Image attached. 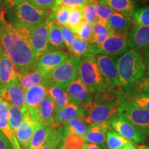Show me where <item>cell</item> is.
<instances>
[{
    "mask_svg": "<svg viewBox=\"0 0 149 149\" xmlns=\"http://www.w3.org/2000/svg\"><path fill=\"white\" fill-rule=\"evenodd\" d=\"M77 77L92 94H102L108 87L97 64L95 55L88 53L79 59Z\"/></svg>",
    "mask_w": 149,
    "mask_h": 149,
    "instance_id": "5",
    "label": "cell"
},
{
    "mask_svg": "<svg viewBox=\"0 0 149 149\" xmlns=\"http://www.w3.org/2000/svg\"><path fill=\"white\" fill-rule=\"evenodd\" d=\"M60 28L61 33H62L63 40H64L65 46H66L67 48H68L70 47L72 41H73L74 40V38L77 37V35L72 33L68 26H61Z\"/></svg>",
    "mask_w": 149,
    "mask_h": 149,
    "instance_id": "45",
    "label": "cell"
},
{
    "mask_svg": "<svg viewBox=\"0 0 149 149\" xmlns=\"http://www.w3.org/2000/svg\"><path fill=\"white\" fill-rule=\"evenodd\" d=\"M133 141L124 138L115 130L109 129L106 137V144L108 149H120Z\"/></svg>",
    "mask_w": 149,
    "mask_h": 149,
    "instance_id": "30",
    "label": "cell"
},
{
    "mask_svg": "<svg viewBox=\"0 0 149 149\" xmlns=\"http://www.w3.org/2000/svg\"><path fill=\"white\" fill-rule=\"evenodd\" d=\"M84 149H103L102 146L94 144H86Z\"/></svg>",
    "mask_w": 149,
    "mask_h": 149,
    "instance_id": "47",
    "label": "cell"
},
{
    "mask_svg": "<svg viewBox=\"0 0 149 149\" xmlns=\"http://www.w3.org/2000/svg\"><path fill=\"white\" fill-rule=\"evenodd\" d=\"M130 48L141 53L149 60V27L136 26L128 34Z\"/></svg>",
    "mask_w": 149,
    "mask_h": 149,
    "instance_id": "15",
    "label": "cell"
},
{
    "mask_svg": "<svg viewBox=\"0 0 149 149\" xmlns=\"http://www.w3.org/2000/svg\"><path fill=\"white\" fill-rule=\"evenodd\" d=\"M55 128L52 126L46 125L40 121L37 124L31 141L26 149H38L48 140Z\"/></svg>",
    "mask_w": 149,
    "mask_h": 149,
    "instance_id": "21",
    "label": "cell"
},
{
    "mask_svg": "<svg viewBox=\"0 0 149 149\" xmlns=\"http://www.w3.org/2000/svg\"><path fill=\"white\" fill-rule=\"evenodd\" d=\"M110 128L109 122L88 125L87 133L84 136L86 142L104 146L106 144L107 133Z\"/></svg>",
    "mask_w": 149,
    "mask_h": 149,
    "instance_id": "19",
    "label": "cell"
},
{
    "mask_svg": "<svg viewBox=\"0 0 149 149\" xmlns=\"http://www.w3.org/2000/svg\"><path fill=\"white\" fill-rule=\"evenodd\" d=\"M63 139H64V135L60 127L55 128L48 137L45 144L38 149H57L59 145L61 143Z\"/></svg>",
    "mask_w": 149,
    "mask_h": 149,
    "instance_id": "37",
    "label": "cell"
},
{
    "mask_svg": "<svg viewBox=\"0 0 149 149\" xmlns=\"http://www.w3.org/2000/svg\"><path fill=\"white\" fill-rule=\"evenodd\" d=\"M9 111V124L10 128L14 134H15L16 131L21 126L22 122L24 120V112L26 110H22L19 107H15L13 105H8Z\"/></svg>",
    "mask_w": 149,
    "mask_h": 149,
    "instance_id": "31",
    "label": "cell"
},
{
    "mask_svg": "<svg viewBox=\"0 0 149 149\" xmlns=\"http://www.w3.org/2000/svg\"><path fill=\"white\" fill-rule=\"evenodd\" d=\"M36 125L37 123L31 118L28 110L24 112L23 122L15 134L17 140L22 149L27 148Z\"/></svg>",
    "mask_w": 149,
    "mask_h": 149,
    "instance_id": "18",
    "label": "cell"
},
{
    "mask_svg": "<svg viewBox=\"0 0 149 149\" xmlns=\"http://www.w3.org/2000/svg\"><path fill=\"white\" fill-rule=\"evenodd\" d=\"M65 91L69 97L70 102L80 107L92 101L93 99L92 93L78 77L72 81Z\"/></svg>",
    "mask_w": 149,
    "mask_h": 149,
    "instance_id": "17",
    "label": "cell"
},
{
    "mask_svg": "<svg viewBox=\"0 0 149 149\" xmlns=\"http://www.w3.org/2000/svg\"><path fill=\"white\" fill-rule=\"evenodd\" d=\"M120 102L104 95L101 100H93L83 104L81 108L84 111L85 122L88 125L109 122L112 117L118 114Z\"/></svg>",
    "mask_w": 149,
    "mask_h": 149,
    "instance_id": "4",
    "label": "cell"
},
{
    "mask_svg": "<svg viewBox=\"0 0 149 149\" xmlns=\"http://www.w3.org/2000/svg\"><path fill=\"white\" fill-rule=\"evenodd\" d=\"M99 3L111 8L115 12L129 17H133L136 5L134 0H97Z\"/></svg>",
    "mask_w": 149,
    "mask_h": 149,
    "instance_id": "24",
    "label": "cell"
},
{
    "mask_svg": "<svg viewBox=\"0 0 149 149\" xmlns=\"http://www.w3.org/2000/svg\"><path fill=\"white\" fill-rule=\"evenodd\" d=\"M1 84H0V91H1Z\"/></svg>",
    "mask_w": 149,
    "mask_h": 149,
    "instance_id": "55",
    "label": "cell"
},
{
    "mask_svg": "<svg viewBox=\"0 0 149 149\" xmlns=\"http://www.w3.org/2000/svg\"><path fill=\"white\" fill-rule=\"evenodd\" d=\"M133 104L136 107L144 109L149 111V95L148 94H138L135 93V95L130 97L128 100H126Z\"/></svg>",
    "mask_w": 149,
    "mask_h": 149,
    "instance_id": "39",
    "label": "cell"
},
{
    "mask_svg": "<svg viewBox=\"0 0 149 149\" xmlns=\"http://www.w3.org/2000/svg\"><path fill=\"white\" fill-rule=\"evenodd\" d=\"M47 95L46 84H41L25 91L26 107L31 118L35 122H40L39 106Z\"/></svg>",
    "mask_w": 149,
    "mask_h": 149,
    "instance_id": "12",
    "label": "cell"
},
{
    "mask_svg": "<svg viewBox=\"0 0 149 149\" xmlns=\"http://www.w3.org/2000/svg\"><path fill=\"white\" fill-rule=\"evenodd\" d=\"M139 2L144 6H149V0H138Z\"/></svg>",
    "mask_w": 149,
    "mask_h": 149,
    "instance_id": "50",
    "label": "cell"
},
{
    "mask_svg": "<svg viewBox=\"0 0 149 149\" xmlns=\"http://www.w3.org/2000/svg\"><path fill=\"white\" fill-rule=\"evenodd\" d=\"M17 79L15 67L8 57L3 52L0 61V84L2 87Z\"/></svg>",
    "mask_w": 149,
    "mask_h": 149,
    "instance_id": "25",
    "label": "cell"
},
{
    "mask_svg": "<svg viewBox=\"0 0 149 149\" xmlns=\"http://www.w3.org/2000/svg\"><path fill=\"white\" fill-rule=\"evenodd\" d=\"M118 115L131 123L146 137H149V111L133 105L127 100L120 102Z\"/></svg>",
    "mask_w": 149,
    "mask_h": 149,
    "instance_id": "8",
    "label": "cell"
},
{
    "mask_svg": "<svg viewBox=\"0 0 149 149\" xmlns=\"http://www.w3.org/2000/svg\"><path fill=\"white\" fill-rule=\"evenodd\" d=\"M3 6L7 21L20 28L36 26L53 13L37 8L28 0H4Z\"/></svg>",
    "mask_w": 149,
    "mask_h": 149,
    "instance_id": "2",
    "label": "cell"
},
{
    "mask_svg": "<svg viewBox=\"0 0 149 149\" xmlns=\"http://www.w3.org/2000/svg\"><path fill=\"white\" fill-rule=\"evenodd\" d=\"M31 44L35 58L48 51V26L45 20L36 26L30 28Z\"/></svg>",
    "mask_w": 149,
    "mask_h": 149,
    "instance_id": "13",
    "label": "cell"
},
{
    "mask_svg": "<svg viewBox=\"0 0 149 149\" xmlns=\"http://www.w3.org/2000/svg\"><path fill=\"white\" fill-rule=\"evenodd\" d=\"M52 13L46 19L48 26V50L64 49L65 44L61 28L54 22Z\"/></svg>",
    "mask_w": 149,
    "mask_h": 149,
    "instance_id": "22",
    "label": "cell"
},
{
    "mask_svg": "<svg viewBox=\"0 0 149 149\" xmlns=\"http://www.w3.org/2000/svg\"><path fill=\"white\" fill-rule=\"evenodd\" d=\"M0 47L14 64L16 72L24 73L37 68L30 28L15 26L5 15L0 16Z\"/></svg>",
    "mask_w": 149,
    "mask_h": 149,
    "instance_id": "1",
    "label": "cell"
},
{
    "mask_svg": "<svg viewBox=\"0 0 149 149\" xmlns=\"http://www.w3.org/2000/svg\"><path fill=\"white\" fill-rule=\"evenodd\" d=\"M84 21V20L83 19L82 13H81V7H76V8H71L68 26H67L70 31L75 35H77L78 30Z\"/></svg>",
    "mask_w": 149,
    "mask_h": 149,
    "instance_id": "35",
    "label": "cell"
},
{
    "mask_svg": "<svg viewBox=\"0 0 149 149\" xmlns=\"http://www.w3.org/2000/svg\"><path fill=\"white\" fill-rule=\"evenodd\" d=\"M0 131L6 136L14 149L21 148L9 124L8 104L0 98Z\"/></svg>",
    "mask_w": 149,
    "mask_h": 149,
    "instance_id": "20",
    "label": "cell"
},
{
    "mask_svg": "<svg viewBox=\"0 0 149 149\" xmlns=\"http://www.w3.org/2000/svg\"><path fill=\"white\" fill-rule=\"evenodd\" d=\"M61 144L64 149H84L86 142L84 137L75 134H68L64 137Z\"/></svg>",
    "mask_w": 149,
    "mask_h": 149,
    "instance_id": "33",
    "label": "cell"
},
{
    "mask_svg": "<svg viewBox=\"0 0 149 149\" xmlns=\"http://www.w3.org/2000/svg\"><path fill=\"white\" fill-rule=\"evenodd\" d=\"M88 43L79 38L77 36L74 38L68 48L71 55L78 59L85 56L88 53Z\"/></svg>",
    "mask_w": 149,
    "mask_h": 149,
    "instance_id": "32",
    "label": "cell"
},
{
    "mask_svg": "<svg viewBox=\"0 0 149 149\" xmlns=\"http://www.w3.org/2000/svg\"><path fill=\"white\" fill-rule=\"evenodd\" d=\"M133 19L137 26L149 27V6H144L136 10Z\"/></svg>",
    "mask_w": 149,
    "mask_h": 149,
    "instance_id": "38",
    "label": "cell"
},
{
    "mask_svg": "<svg viewBox=\"0 0 149 149\" xmlns=\"http://www.w3.org/2000/svg\"><path fill=\"white\" fill-rule=\"evenodd\" d=\"M117 68L120 86L126 89L133 87L146 72V64L142 55L133 48L119 57Z\"/></svg>",
    "mask_w": 149,
    "mask_h": 149,
    "instance_id": "3",
    "label": "cell"
},
{
    "mask_svg": "<svg viewBox=\"0 0 149 149\" xmlns=\"http://www.w3.org/2000/svg\"><path fill=\"white\" fill-rule=\"evenodd\" d=\"M68 57V54L62 50H48L37 59L36 68L46 74Z\"/></svg>",
    "mask_w": 149,
    "mask_h": 149,
    "instance_id": "14",
    "label": "cell"
},
{
    "mask_svg": "<svg viewBox=\"0 0 149 149\" xmlns=\"http://www.w3.org/2000/svg\"><path fill=\"white\" fill-rule=\"evenodd\" d=\"M79 59L71 55L45 76L46 84H53L64 90L77 77Z\"/></svg>",
    "mask_w": 149,
    "mask_h": 149,
    "instance_id": "6",
    "label": "cell"
},
{
    "mask_svg": "<svg viewBox=\"0 0 149 149\" xmlns=\"http://www.w3.org/2000/svg\"><path fill=\"white\" fill-rule=\"evenodd\" d=\"M130 48L128 33H114L100 44H90L88 53L93 55H105L116 56L123 55Z\"/></svg>",
    "mask_w": 149,
    "mask_h": 149,
    "instance_id": "7",
    "label": "cell"
},
{
    "mask_svg": "<svg viewBox=\"0 0 149 149\" xmlns=\"http://www.w3.org/2000/svg\"><path fill=\"white\" fill-rule=\"evenodd\" d=\"M95 59L99 70L108 88L120 86L116 59L105 55H97Z\"/></svg>",
    "mask_w": 149,
    "mask_h": 149,
    "instance_id": "10",
    "label": "cell"
},
{
    "mask_svg": "<svg viewBox=\"0 0 149 149\" xmlns=\"http://www.w3.org/2000/svg\"><path fill=\"white\" fill-rule=\"evenodd\" d=\"M148 146H149V141H148Z\"/></svg>",
    "mask_w": 149,
    "mask_h": 149,
    "instance_id": "56",
    "label": "cell"
},
{
    "mask_svg": "<svg viewBox=\"0 0 149 149\" xmlns=\"http://www.w3.org/2000/svg\"><path fill=\"white\" fill-rule=\"evenodd\" d=\"M108 24L117 34L126 33L134 24L131 17L115 12L108 20Z\"/></svg>",
    "mask_w": 149,
    "mask_h": 149,
    "instance_id": "26",
    "label": "cell"
},
{
    "mask_svg": "<svg viewBox=\"0 0 149 149\" xmlns=\"http://www.w3.org/2000/svg\"><path fill=\"white\" fill-rule=\"evenodd\" d=\"M19 149H22V148H19Z\"/></svg>",
    "mask_w": 149,
    "mask_h": 149,
    "instance_id": "57",
    "label": "cell"
},
{
    "mask_svg": "<svg viewBox=\"0 0 149 149\" xmlns=\"http://www.w3.org/2000/svg\"><path fill=\"white\" fill-rule=\"evenodd\" d=\"M133 87H135L136 93L149 95V76H144Z\"/></svg>",
    "mask_w": 149,
    "mask_h": 149,
    "instance_id": "43",
    "label": "cell"
},
{
    "mask_svg": "<svg viewBox=\"0 0 149 149\" xmlns=\"http://www.w3.org/2000/svg\"><path fill=\"white\" fill-rule=\"evenodd\" d=\"M71 8L64 6H59L57 9L52 13L53 21L59 27L67 26L70 17Z\"/></svg>",
    "mask_w": 149,
    "mask_h": 149,
    "instance_id": "34",
    "label": "cell"
},
{
    "mask_svg": "<svg viewBox=\"0 0 149 149\" xmlns=\"http://www.w3.org/2000/svg\"><path fill=\"white\" fill-rule=\"evenodd\" d=\"M90 1L91 0H57L56 6L57 8L59 6H64L68 7L70 8H73L76 7L83 6L84 5Z\"/></svg>",
    "mask_w": 149,
    "mask_h": 149,
    "instance_id": "44",
    "label": "cell"
},
{
    "mask_svg": "<svg viewBox=\"0 0 149 149\" xmlns=\"http://www.w3.org/2000/svg\"><path fill=\"white\" fill-rule=\"evenodd\" d=\"M16 74L19 82L25 91L37 85L45 84L46 74L37 68L24 73L16 72Z\"/></svg>",
    "mask_w": 149,
    "mask_h": 149,
    "instance_id": "23",
    "label": "cell"
},
{
    "mask_svg": "<svg viewBox=\"0 0 149 149\" xmlns=\"http://www.w3.org/2000/svg\"><path fill=\"white\" fill-rule=\"evenodd\" d=\"M46 85V93L55 103L56 109H61L70 103V100L66 91L55 85Z\"/></svg>",
    "mask_w": 149,
    "mask_h": 149,
    "instance_id": "28",
    "label": "cell"
},
{
    "mask_svg": "<svg viewBox=\"0 0 149 149\" xmlns=\"http://www.w3.org/2000/svg\"><path fill=\"white\" fill-rule=\"evenodd\" d=\"M120 149H137V148L136 147L135 145L133 144V142H132V143H130V144L126 145V146L122 147V148Z\"/></svg>",
    "mask_w": 149,
    "mask_h": 149,
    "instance_id": "49",
    "label": "cell"
},
{
    "mask_svg": "<svg viewBox=\"0 0 149 149\" xmlns=\"http://www.w3.org/2000/svg\"><path fill=\"white\" fill-rule=\"evenodd\" d=\"M3 1H4V0H3Z\"/></svg>",
    "mask_w": 149,
    "mask_h": 149,
    "instance_id": "58",
    "label": "cell"
},
{
    "mask_svg": "<svg viewBox=\"0 0 149 149\" xmlns=\"http://www.w3.org/2000/svg\"><path fill=\"white\" fill-rule=\"evenodd\" d=\"M81 13L84 20L90 24L91 26L98 21L95 7V0H91L81 6Z\"/></svg>",
    "mask_w": 149,
    "mask_h": 149,
    "instance_id": "36",
    "label": "cell"
},
{
    "mask_svg": "<svg viewBox=\"0 0 149 149\" xmlns=\"http://www.w3.org/2000/svg\"><path fill=\"white\" fill-rule=\"evenodd\" d=\"M61 142H62V141H61ZM57 149H64V147H63V146H62V144H61V143L59 145L58 147L57 148Z\"/></svg>",
    "mask_w": 149,
    "mask_h": 149,
    "instance_id": "54",
    "label": "cell"
},
{
    "mask_svg": "<svg viewBox=\"0 0 149 149\" xmlns=\"http://www.w3.org/2000/svg\"><path fill=\"white\" fill-rule=\"evenodd\" d=\"M5 15L4 6H3V0H0V16Z\"/></svg>",
    "mask_w": 149,
    "mask_h": 149,
    "instance_id": "48",
    "label": "cell"
},
{
    "mask_svg": "<svg viewBox=\"0 0 149 149\" xmlns=\"http://www.w3.org/2000/svg\"><path fill=\"white\" fill-rule=\"evenodd\" d=\"M0 98L8 105L26 110L25 102V91L17 79L3 86L0 91Z\"/></svg>",
    "mask_w": 149,
    "mask_h": 149,
    "instance_id": "11",
    "label": "cell"
},
{
    "mask_svg": "<svg viewBox=\"0 0 149 149\" xmlns=\"http://www.w3.org/2000/svg\"><path fill=\"white\" fill-rule=\"evenodd\" d=\"M60 128L64 137L68 134H75L84 137L88 126L85 122L84 120L75 118L68 121L62 126H60Z\"/></svg>",
    "mask_w": 149,
    "mask_h": 149,
    "instance_id": "29",
    "label": "cell"
},
{
    "mask_svg": "<svg viewBox=\"0 0 149 149\" xmlns=\"http://www.w3.org/2000/svg\"><path fill=\"white\" fill-rule=\"evenodd\" d=\"M84 111L81 107L70 102L64 107L56 109L52 126L57 128L62 126L70 120L79 118L84 120Z\"/></svg>",
    "mask_w": 149,
    "mask_h": 149,
    "instance_id": "16",
    "label": "cell"
},
{
    "mask_svg": "<svg viewBox=\"0 0 149 149\" xmlns=\"http://www.w3.org/2000/svg\"><path fill=\"white\" fill-rule=\"evenodd\" d=\"M138 148L139 149H149V146H140Z\"/></svg>",
    "mask_w": 149,
    "mask_h": 149,
    "instance_id": "52",
    "label": "cell"
},
{
    "mask_svg": "<svg viewBox=\"0 0 149 149\" xmlns=\"http://www.w3.org/2000/svg\"><path fill=\"white\" fill-rule=\"evenodd\" d=\"M95 7L98 20L108 22L110 17L115 13V11L112 10L111 8L99 3L97 0H95Z\"/></svg>",
    "mask_w": 149,
    "mask_h": 149,
    "instance_id": "40",
    "label": "cell"
},
{
    "mask_svg": "<svg viewBox=\"0 0 149 149\" xmlns=\"http://www.w3.org/2000/svg\"><path fill=\"white\" fill-rule=\"evenodd\" d=\"M0 149H14L8 139L1 131H0Z\"/></svg>",
    "mask_w": 149,
    "mask_h": 149,
    "instance_id": "46",
    "label": "cell"
},
{
    "mask_svg": "<svg viewBox=\"0 0 149 149\" xmlns=\"http://www.w3.org/2000/svg\"><path fill=\"white\" fill-rule=\"evenodd\" d=\"M3 51L2 50V48L0 47V61H1V56H2V53H3Z\"/></svg>",
    "mask_w": 149,
    "mask_h": 149,
    "instance_id": "53",
    "label": "cell"
},
{
    "mask_svg": "<svg viewBox=\"0 0 149 149\" xmlns=\"http://www.w3.org/2000/svg\"><path fill=\"white\" fill-rule=\"evenodd\" d=\"M109 124L115 132L124 138L136 144L144 142L145 139L146 138V136L139 131L131 123L118 114L112 117L109 120Z\"/></svg>",
    "mask_w": 149,
    "mask_h": 149,
    "instance_id": "9",
    "label": "cell"
},
{
    "mask_svg": "<svg viewBox=\"0 0 149 149\" xmlns=\"http://www.w3.org/2000/svg\"><path fill=\"white\" fill-rule=\"evenodd\" d=\"M55 111L56 107L55 103L47 95L39 106L40 121L46 125L52 126Z\"/></svg>",
    "mask_w": 149,
    "mask_h": 149,
    "instance_id": "27",
    "label": "cell"
},
{
    "mask_svg": "<svg viewBox=\"0 0 149 149\" xmlns=\"http://www.w3.org/2000/svg\"><path fill=\"white\" fill-rule=\"evenodd\" d=\"M76 35L81 40L85 41V42L91 44L93 37L92 26L88 22L84 21L80 26Z\"/></svg>",
    "mask_w": 149,
    "mask_h": 149,
    "instance_id": "41",
    "label": "cell"
},
{
    "mask_svg": "<svg viewBox=\"0 0 149 149\" xmlns=\"http://www.w3.org/2000/svg\"><path fill=\"white\" fill-rule=\"evenodd\" d=\"M37 8L44 10L54 12L56 10L57 0H28Z\"/></svg>",
    "mask_w": 149,
    "mask_h": 149,
    "instance_id": "42",
    "label": "cell"
},
{
    "mask_svg": "<svg viewBox=\"0 0 149 149\" xmlns=\"http://www.w3.org/2000/svg\"><path fill=\"white\" fill-rule=\"evenodd\" d=\"M146 75L149 76V60H147V61H146Z\"/></svg>",
    "mask_w": 149,
    "mask_h": 149,
    "instance_id": "51",
    "label": "cell"
}]
</instances>
